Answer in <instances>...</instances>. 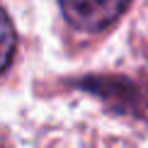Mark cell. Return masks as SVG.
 Wrapping results in <instances>:
<instances>
[{
	"label": "cell",
	"mask_w": 148,
	"mask_h": 148,
	"mask_svg": "<svg viewBox=\"0 0 148 148\" xmlns=\"http://www.w3.org/2000/svg\"><path fill=\"white\" fill-rule=\"evenodd\" d=\"M66 20L83 32H102L126 12L131 0H58Z\"/></svg>",
	"instance_id": "1"
},
{
	"label": "cell",
	"mask_w": 148,
	"mask_h": 148,
	"mask_svg": "<svg viewBox=\"0 0 148 148\" xmlns=\"http://www.w3.org/2000/svg\"><path fill=\"white\" fill-rule=\"evenodd\" d=\"M12 53H15V27H12L8 12L0 8V73L8 68Z\"/></svg>",
	"instance_id": "2"
}]
</instances>
